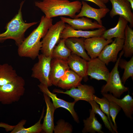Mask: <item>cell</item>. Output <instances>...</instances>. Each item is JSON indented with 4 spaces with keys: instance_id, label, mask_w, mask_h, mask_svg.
<instances>
[{
    "instance_id": "cell-31",
    "label": "cell",
    "mask_w": 133,
    "mask_h": 133,
    "mask_svg": "<svg viewBox=\"0 0 133 133\" xmlns=\"http://www.w3.org/2000/svg\"><path fill=\"white\" fill-rule=\"evenodd\" d=\"M88 102L91 105L92 109L95 113L101 117L106 128L112 133H115L113 130L107 116L101 110L98 104L93 100Z\"/></svg>"
},
{
    "instance_id": "cell-2",
    "label": "cell",
    "mask_w": 133,
    "mask_h": 133,
    "mask_svg": "<svg viewBox=\"0 0 133 133\" xmlns=\"http://www.w3.org/2000/svg\"><path fill=\"white\" fill-rule=\"evenodd\" d=\"M35 5L39 8L47 18L67 16L75 18L82 8V2L79 0L72 2L69 0H43L35 2Z\"/></svg>"
},
{
    "instance_id": "cell-3",
    "label": "cell",
    "mask_w": 133,
    "mask_h": 133,
    "mask_svg": "<svg viewBox=\"0 0 133 133\" xmlns=\"http://www.w3.org/2000/svg\"><path fill=\"white\" fill-rule=\"evenodd\" d=\"M24 1H22L18 13L7 24L6 31L0 33V43L8 39L14 40L18 46L24 39L25 33L30 27L37 23V22L26 23L23 20L21 9Z\"/></svg>"
},
{
    "instance_id": "cell-10",
    "label": "cell",
    "mask_w": 133,
    "mask_h": 133,
    "mask_svg": "<svg viewBox=\"0 0 133 133\" xmlns=\"http://www.w3.org/2000/svg\"><path fill=\"white\" fill-rule=\"evenodd\" d=\"M87 75L91 79L104 80L107 82L110 72L106 64L98 57L91 59L88 61Z\"/></svg>"
},
{
    "instance_id": "cell-5",
    "label": "cell",
    "mask_w": 133,
    "mask_h": 133,
    "mask_svg": "<svg viewBox=\"0 0 133 133\" xmlns=\"http://www.w3.org/2000/svg\"><path fill=\"white\" fill-rule=\"evenodd\" d=\"M123 54L122 50L115 66L110 73L106 83L101 88V93H107L109 92L115 97L119 98L124 92L129 91V88L125 86L121 81L118 69L119 61Z\"/></svg>"
},
{
    "instance_id": "cell-14",
    "label": "cell",
    "mask_w": 133,
    "mask_h": 133,
    "mask_svg": "<svg viewBox=\"0 0 133 133\" xmlns=\"http://www.w3.org/2000/svg\"><path fill=\"white\" fill-rule=\"evenodd\" d=\"M82 5L80 11L76 15L75 18L86 17L94 19L98 23L102 25L101 19L110 11L109 9L107 8H95L90 6L85 1H82Z\"/></svg>"
},
{
    "instance_id": "cell-16",
    "label": "cell",
    "mask_w": 133,
    "mask_h": 133,
    "mask_svg": "<svg viewBox=\"0 0 133 133\" xmlns=\"http://www.w3.org/2000/svg\"><path fill=\"white\" fill-rule=\"evenodd\" d=\"M69 69L67 61L52 58L49 78L52 85L57 86L58 82Z\"/></svg>"
},
{
    "instance_id": "cell-18",
    "label": "cell",
    "mask_w": 133,
    "mask_h": 133,
    "mask_svg": "<svg viewBox=\"0 0 133 133\" xmlns=\"http://www.w3.org/2000/svg\"><path fill=\"white\" fill-rule=\"evenodd\" d=\"M67 62L71 70L82 77L84 81H87L88 61L80 56L71 53L67 60Z\"/></svg>"
},
{
    "instance_id": "cell-4",
    "label": "cell",
    "mask_w": 133,
    "mask_h": 133,
    "mask_svg": "<svg viewBox=\"0 0 133 133\" xmlns=\"http://www.w3.org/2000/svg\"><path fill=\"white\" fill-rule=\"evenodd\" d=\"M25 81L18 76L13 81L0 86V103L9 105L18 101L25 91Z\"/></svg>"
},
{
    "instance_id": "cell-35",
    "label": "cell",
    "mask_w": 133,
    "mask_h": 133,
    "mask_svg": "<svg viewBox=\"0 0 133 133\" xmlns=\"http://www.w3.org/2000/svg\"><path fill=\"white\" fill-rule=\"evenodd\" d=\"M92 2L98 5L100 8H106L107 6L103 2L100 0H84Z\"/></svg>"
},
{
    "instance_id": "cell-36",
    "label": "cell",
    "mask_w": 133,
    "mask_h": 133,
    "mask_svg": "<svg viewBox=\"0 0 133 133\" xmlns=\"http://www.w3.org/2000/svg\"><path fill=\"white\" fill-rule=\"evenodd\" d=\"M130 4L132 10H133V0H126Z\"/></svg>"
},
{
    "instance_id": "cell-30",
    "label": "cell",
    "mask_w": 133,
    "mask_h": 133,
    "mask_svg": "<svg viewBox=\"0 0 133 133\" xmlns=\"http://www.w3.org/2000/svg\"><path fill=\"white\" fill-rule=\"evenodd\" d=\"M93 100L100 105V108L101 110L107 116L111 127L115 133V127L109 113L110 101L105 97H103V98H100L98 97L94 94L93 95Z\"/></svg>"
},
{
    "instance_id": "cell-33",
    "label": "cell",
    "mask_w": 133,
    "mask_h": 133,
    "mask_svg": "<svg viewBox=\"0 0 133 133\" xmlns=\"http://www.w3.org/2000/svg\"><path fill=\"white\" fill-rule=\"evenodd\" d=\"M121 109L117 104L113 102L110 101L109 105V113L114 125L115 132L118 133L117 127L115 120L116 116Z\"/></svg>"
},
{
    "instance_id": "cell-29",
    "label": "cell",
    "mask_w": 133,
    "mask_h": 133,
    "mask_svg": "<svg viewBox=\"0 0 133 133\" xmlns=\"http://www.w3.org/2000/svg\"><path fill=\"white\" fill-rule=\"evenodd\" d=\"M118 66L124 69V71L121 79L123 83L124 84L127 80L131 77L133 78V56L131 57L129 61L120 58L118 63Z\"/></svg>"
},
{
    "instance_id": "cell-17",
    "label": "cell",
    "mask_w": 133,
    "mask_h": 133,
    "mask_svg": "<svg viewBox=\"0 0 133 133\" xmlns=\"http://www.w3.org/2000/svg\"><path fill=\"white\" fill-rule=\"evenodd\" d=\"M61 20L67 23L73 28L76 30H87L99 29L105 27L99 24L97 21L92 22L88 18L83 17L81 18H70L65 17H60Z\"/></svg>"
},
{
    "instance_id": "cell-1",
    "label": "cell",
    "mask_w": 133,
    "mask_h": 133,
    "mask_svg": "<svg viewBox=\"0 0 133 133\" xmlns=\"http://www.w3.org/2000/svg\"><path fill=\"white\" fill-rule=\"evenodd\" d=\"M52 22V18H47L44 16L42 17L37 27L18 46L17 52L19 56L32 60L38 57L42 46L40 40L53 25Z\"/></svg>"
},
{
    "instance_id": "cell-22",
    "label": "cell",
    "mask_w": 133,
    "mask_h": 133,
    "mask_svg": "<svg viewBox=\"0 0 133 133\" xmlns=\"http://www.w3.org/2000/svg\"><path fill=\"white\" fill-rule=\"evenodd\" d=\"M128 23L125 18L120 16L116 25L113 28L106 30L101 37L106 40L114 38L124 39L125 30Z\"/></svg>"
},
{
    "instance_id": "cell-26",
    "label": "cell",
    "mask_w": 133,
    "mask_h": 133,
    "mask_svg": "<svg viewBox=\"0 0 133 133\" xmlns=\"http://www.w3.org/2000/svg\"><path fill=\"white\" fill-rule=\"evenodd\" d=\"M18 76L11 65L7 63L0 65V86L12 82Z\"/></svg>"
},
{
    "instance_id": "cell-20",
    "label": "cell",
    "mask_w": 133,
    "mask_h": 133,
    "mask_svg": "<svg viewBox=\"0 0 133 133\" xmlns=\"http://www.w3.org/2000/svg\"><path fill=\"white\" fill-rule=\"evenodd\" d=\"M85 39L83 37H70L65 39V43L71 53L88 61L91 58L85 51L84 45Z\"/></svg>"
},
{
    "instance_id": "cell-6",
    "label": "cell",
    "mask_w": 133,
    "mask_h": 133,
    "mask_svg": "<svg viewBox=\"0 0 133 133\" xmlns=\"http://www.w3.org/2000/svg\"><path fill=\"white\" fill-rule=\"evenodd\" d=\"M65 23L61 20L52 25L41 41L42 54L46 57H51L53 49L60 39L61 33L65 28Z\"/></svg>"
},
{
    "instance_id": "cell-13",
    "label": "cell",
    "mask_w": 133,
    "mask_h": 133,
    "mask_svg": "<svg viewBox=\"0 0 133 133\" xmlns=\"http://www.w3.org/2000/svg\"><path fill=\"white\" fill-rule=\"evenodd\" d=\"M112 39L106 40L101 37H94L85 39V49L91 59L98 57L104 47L111 43Z\"/></svg>"
},
{
    "instance_id": "cell-19",
    "label": "cell",
    "mask_w": 133,
    "mask_h": 133,
    "mask_svg": "<svg viewBox=\"0 0 133 133\" xmlns=\"http://www.w3.org/2000/svg\"><path fill=\"white\" fill-rule=\"evenodd\" d=\"M109 101L115 102L122 109L126 116L132 120L133 119V99L129 94L121 99L114 97L111 94L101 93Z\"/></svg>"
},
{
    "instance_id": "cell-15",
    "label": "cell",
    "mask_w": 133,
    "mask_h": 133,
    "mask_svg": "<svg viewBox=\"0 0 133 133\" xmlns=\"http://www.w3.org/2000/svg\"><path fill=\"white\" fill-rule=\"evenodd\" d=\"M105 27L92 31L76 30L68 24H66L62 31L60 39L70 37H83L85 39L94 37H101L106 30Z\"/></svg>"
},
{
    "instance_id": "cell-9",
    "label": "cell",
    "mask_w": 133,
    "mask_h": 133,
    "mask_svg": "<svg viewBox=\"0 0 133 133\" xmlns=\"http://www.w3.org/2000/svg\"><path fill=\"white\" fill-rule=\"evenodd\" d=\"M124 41V39L115 38L111 44L104 47L98 57L106 65L110 62H116L119 52L122 50Z\"/></svg>"
},
{
    "instance_id": "cell-7",
    "label": "cell",
    "mask_w": 133,
    "mask_h": 133,
    "mask_svg": "<svg viewBox=\"0 0 133 133\" xmlns=\"http://www.w3.org/2000/svg\"><path fill=\"white\" fill-rule=\"evenodd\" d=\"M38 61L32 69L31 77L37 79L40 83L48 87L52 85L49 78L52 57L41 54L38 56Z\"/></svg>"
},
{
    "instance_id": "cell-27",
    "label": "cell",
    "mask_w": 133,
    "mask_h": 133,
    "mask_svg": "<svg viewBox=\"0 0 133 133\" xmlns=\"http://www.w3.org/2000/svg\"><path fill=\"white\" fill-rule=\"evenodd\" d=\"M65 40L61 39L58 44L55 46L52 53V58L67 61L71 52L66 46Z\"/></svg>"
},
{
    "instance_id": "cell-11",
    "label": "cell",
    "mask_w": 133,
    "mask_h": 133,
    "mask_svg": "<svg viewBox=\"0 0 133 133\" xmlns=\"http://www.w3.org/2000/svg\"><path fill=\"white\" fill-rule=\"evenodd\" d=\"M112 7L110 11V16L113 18L119 15L126 19L132 26H133V13L130 3L126 0H109Z\"/></svg>"
},
{
    "instance_id": "cell-34",
    "label": "cell",
    "mask_w": 133,
    "mask_h": 133,
    "mask_svg": "<svg viewBox=\"0 0 133 133\" xmlns=\"http://www.w3.org/2000/svg\"><path fill=\"white\" fill-rule=\"evenodd\" d=\"M15 125H12L8 124L1 122L0 123V127L4 128L7 132L11 131L13 129Z\"/></svg>"
},
{
    "instance_id": "cell-23",
    "label": "cell",
    "mask_w": 133,
    "mask_h": 133,
    "mask_svg": "<svg viewBox=\"0 0 133 133\" xmlns=\"http://www.w3.org/2000/svg\"><path fill=\"white\" fill-rule=\"evenodd\" d=\"M83 79L82 77L69 69L58 82L57 86L64 89L69 90L77 87L81 84Z\"/></svg>"
},
{
    "instance_id": "cell-32",
    "label": "cell",
    "mask_w": 133,
    "mask_h": 133,
    "mask_svg": "<svg viewBox=\"0 0 133 133\" xmlns=\"http://www.w3.org/2000/svg\"><path fill=\"white\" fill-rule=\"evenodd\" d=\"M72 131V127L70 124L63 119H60L57 122L53 132L55 133H71Z\"/></svg>"
},
{
    "instance_id": "cell-21",
    "label": "cell",
    "mask_w": 133,
    "mask_h": 133,
    "mask_svg": "<svg viewBox=\"0 0 133 133\" xmlns=\"http://www.w3.org/2000/svg\"><path fill=\"white\" fill-rule=\"evenodd\" d=\"M43 95L47 108L46 115L42 124V131L46 133H52L55 126L54 114L55 109L50 101V98L44 93H43Z\"/></svg>"
},
{
    "instance_id": "cell-8",
    "label": "cell",
    "mask_w": 133,
    "mask_h": 133,
    "mask_svg": "<svg viewBox=\"0 0 133 133\" xmlns=\"http://www.w3.org/2000/svg\"><path fill=\"white\" fill-rule=\"evenodd\" d=\"M54 92L67 95L73 98L77 102L79 100H83L88 102L93 100V95L95 93L94 87L86 84H80L77 87L64 91L59 89H54Z\"/></svg>"
},
{
    "instance_id": "cell-25",
    "label": "cell",
    "mask_w": 133,
    "mask_h": 133,
    "mask_svg": "<svg viewBox=\"0 0 133 133\" xmlns=\"http://www.w3.org/2000/svg\"><path fill=\"white\" fill-rule=\"evenodd\" d=\"M96 114L93 110H90V116L83 120L84 127L82 130L83 133H104L102 131V124L96 117Z\"/></svg>"
},
{
    "instance_id": "cell-12",
    "label": "cell",
    "mask_w": 133,
    "mask_h": 133,
    "mask_svg": "<svg viewBox=\"0 0 133 133\" xmlns=\"http://www.w3.org/2000/svg\"><path fill=\"white\" fill-rule=\"evenodd\" d=\"M40 90L43 93L47 95L51 99L52 104L55 109L60 107L64 108L68 110L71 113L74 120L77 123L79 122V117L75 111L74 106L76 102H69L57 98L56 94L51 92L48 87L46 85L40 83L38 85Z\"/></svg>"
},
{
    "instance_id": "cell-37",
    "label": "cell",
    "mask_w": 133,
    "mask_h": 133,
    "mask_svg": "<svg viewBox=\"0 0 133 133\" xmlns=\"http://www.w3.org/2000/svg\"><path fill=\"white\" fill-rule=\"evenodd\" d=\"M104 3H107L109 1V0H100Z\"/></svg>"
},
{
    "instance_id": "cell-24",
    "label": "cell",
    "mask_w": 133,
    "mask_h": 133,
    "mask_svg": "<svg viewBox=\"0 0 133 133\" xmlns=\"http://www.w3.org/2000/svg\"><path fill=\"white\" fill-rule=\"evenodd\" d=\"M45 112L44 107L39 120L33 125L27 128L24 127L27 120L23 119L20 120L11 131V133H39L42 131L41 121L43 118Z\"/></svg>"
},
{
    "instance_id": "cell-28",
    "label": "cell",
    "mask_w": 133,
    "mask_h": 133,
    "mask_svg": "<svg viewBox=\"0 0 133 133\" xmlns=\"http://www.w3.org/2000/svg\"><path fill=\"white\" fill-rule=\"evenodd\" d=\"M124 56L131 57L133 55V30L127 24L125 31V38L122 50Z\"/></svg>"
}]
</instances>
